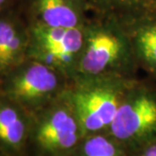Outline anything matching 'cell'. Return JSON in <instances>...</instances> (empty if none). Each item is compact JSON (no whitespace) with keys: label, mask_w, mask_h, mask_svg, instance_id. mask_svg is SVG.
Instances as JSON below:
<instances>
[{"label":"cell","mask_w":156,"mask_h":156,"mask_svg":"<svg viewBox=\"0 0 156 156\" xmlns=\"http://www.w3.org/2000/svg\"><path fill=\"white\" fill-rule=\"evenodd\" d=\"M128 93L122 85L115 83L83 85L72 92L68 101L84 136L107 132Z\"/></svg>","instance_id":"cell-3"},{"label":"cell","mask_w":156,"mask_h":156,"mask_svg":"<svg viewBox=\"0 0 156 156\" xmlns=\"http://www.w3.org/2000/svg\"><path fill=\"white\" fill-rule=\"evenodd\" d=\"M129 154L156 140V89L137 86L128 90L107 131Z\"/></svg>","instance_id":"cell-2"},{"label":"cell","mask_w":156,"mask_h":156,"mask_svg":"<svg viewBox=\"0 0 156 156\" xmlns=\"http://www.w3.org/2000/svg\"><path fill=\"white\" fill-rule=\"evenodd\" d=\"M140 23L135 49L140 60L156 74V6L131 12Z\"/></svg>","instance_id":"cell-9"},{"label":"cell","mask_w":156,"mask_h":156,"mask_svg":"<svg viewBox=\"0 0 156 156\" xmlns=\"http://www.w3.org/2000/svg\"><path fill=\"white\" fill-rule=\"evenodd\" d=\"M60 88L56 69L43 62H22L8 74L4 95L16 101L31 115L48 106Z\"/></svg>","instance_id":"cell-4"},{"label":"cell","mask_w":156,"mask_h":156,"mask_svg":"<svg viewBox=\"0 0 156 156\" xmlns=\"http://www.w3.org/2000/svg\"><path fill=\"white\" fill-rule=\"evenodd\" d=\"M122 42L111 32L99 31L88 40L80 62L81 70L88 75H99L112 67L122 53Z\"/></svg>","instance_id":"cell-7"},{"label":"cell","mask_w":156,"mask_h":156,"mask_svg":"<svg viewBox=\"0 0 156 156\" xmlns=\"http://www.w3.org/2000/svg\"><path fill=\"white\" fill-rule=\"evenodd\" d=\"M87 0H32L31 10L37 23L50 27H81Z\"/></svg>","instance_id":"cell-6"},{"label":"cell","mask_w":156,"mask_h":156,"mask_svg":"<svg viewBox=\"0 0 156 156\" xmlns=\"http://www.w3.org/2000/svg\"><path fill=\"white\" fill-rule=\"evenodd\" d=\"M20 27L11 17H0L1 56L0 76L22 63L27 41Z\"/></svg>","instance_id":"cell-8"},{"label":"cell","mask_w":156,"mask_h":156,"mask_svg":"<svg viewBox=\"0 0 156 156\" xmlns=\"http://www.w3.org/2000/svg\"><path fill=\"white\" fill-rule=\"evenodd\" d=\"M72 156H129L127 150L107 132L85 135Z\"/></svg>","instance_id":"cell-10"},{"label":"cell","mask_w":156,"mask_h":156,"mask_svg":"<svg viewBox=\"0 0 156 156\" xmlns=\"http://www.w3.org/2000/svg\"><path fill=\"white\" fill-rule=\"evenodd\" d=\"M32 115L28 156H72L84 134L68 100L53 101Z\"/></svg>","instance_id":"cell-1"},{"label":"cell","mask_w":156,"mask_h":156,"mask_svg":"<svg viewBox=\"0 0 156 156\" xmlns=\"http://www.w3.org/2000/svg\"><path fill=\"white\" fill-rule=\"evenodd\" d=\"M12 0H0V12L5 9Z\"/></svg>","instance_id":"cell-13"},{"label":"cell","mask_w":156,"mask_h":156,"mask_svg":"<svg viewBox=\"0 0 156 156\" xmlns=\"http://www.w3.org/2000/svg\"><path fill=\"white\" fill-rule=\"evenodd\" d=\"M33 115L16 101L0 97V151L5 156H28Z\"/></svg>","instance_id":"cell-5"},{"label":"cell","mask_w":156,"mask_h":156,"mask_svg":"<svg viewBox=\"0 0 156 156\" xmlns=\"http://www.w3.org/2000/svg\"><path fill=\"white\" fill-rule=\"evenodd\" d=\"M0 156H5V154H3V153L0 151Z\"/></svg>","instance_id":"cell-14"},{"label":"cell","mask_w":156,"mask_h":156,"mask_svg":"<svg viewBox=\"0 0 156 156\" xmlns=\"http://www.w3.org/2000/svg\"><path fill=\"white\" fill-rule=\"evenodd\" d=\"M89 5L103 11L134 12L156 6V0H89Z\"/></svg>","instance_id":"cell-11"},{"label":"cell","mask_w":156,"mask_h":156,"mask_svg":"<svg viewBox=\"0 0 156 156\" xmlns=\"http://www.w3.org/2000/svg\"><path fill=\"white\" fill-rule=\"evenodd\" d=\"M129 156H156V140L143 147L129 154Z\"/></svg>","instance_id":"cell-12"}]
</instances>
